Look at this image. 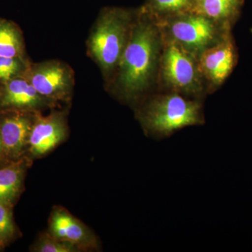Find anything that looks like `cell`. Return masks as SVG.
Returning a JSON list of instances; mask_svg holds the SVG:
<instances>
[{"label": "cell", "mask_w": 252, "mask_h": 252, "mask_svg": "<svg viewBox=\"0 0 252 252\" xmlns=\"http://www.w3.org/2000/svg\"><path fill=\"white\" fill-rule=\"evenodd\" d=\"M24 77L39 94L56 104L72 97L74 74L66 63L56 60L31 63Z\"/></svg>", "instance_id": "obj_5"}, {"label": "cell", "mask_w": 252, "mask_h": 252, "mask_svg": "<svg viewBox=\"0 0 252 252\" xmlns=\"http://www.w3.org/2000/svg\"><path fill=\"white\" fill-rule=\"evenodd\" d=\"M67 114L52 111L48 115L37 113L30 135L26 156L31 160L46 157L58 146L67 140Z\"/></svg>", "instance_id": "obj_7"}, {"label": "cell", "mask_w": 252, "mask_h": 252, "mask_svg": "<svg viewBox=\"0 0 252 252\" xmlns=\"http://www.w3.org/2000/svg\"><path fill=\"white\" fill-rule=\"evenodd\" d=\"M195 56L176 41L167 43L162 56L161 74L169 87L177 93L196 94L201 89L198 64Z\"/></svg>", "instance_id": "obj_6"}, {"label": "cell", "mask_w": 252, "mask_h": 252, "mask_svg": "<svg viewBox=\"0 0 252 252\" xmlns=\"http://www.w3.org/2000/svg\"><path fill=\"white\" fill-rule=\"evenodd\" d=\"M235 60L234 45L228 33L217 44L200 54L199 71L213 85L220 86L233 70Z\"/></svg>", "instance_id": "obj_11"}, {"label": "cell", "mask_w": 252, "mask_h": 252, "mask_svg": "<svg viewBox=\"0 0 252 252\" xmlns=\"http://www.w3.org/2000/svg\"><path fill=\"white\" fill-rule=\"evenodd\" d=\"M169 31L172 40L178 43L190 54H201L205 50L215 45L228 32L220 34L219 24L195 13L171 16Z\"/></svg>", "instance_id": "obj_4"}, {"label": "cell", "mask_w": 252, "mask_h": 252, "mask_svg": "<svg viewBox=\"0 0 252 252\" xmlns=\"http://www.w3.org/2000/svg\"><path fill=\"white\" fill-rule=\"evenodd\" d=\"M243 0H195L193 12L230 28L236 18Z\"/></svg>", "instance_id": "obj_13"}, {"label": "cell", "mask_w": 252, "mask_h": 252, "mask_svg": "<svg viewBox=\"0 0 252 252\" xmlns=\"http://www.w3.org/2000/svg\"><path fill=\"white\" fill-rule=\"evenodd\" d=\"M160 36L146 17L132 23L118 65L116 87L124 99L132 100L148 89L159 61Z\"/></svg>", "instance_id": "obj_1"}, {"label": "cell", "mask_w": 252, "mask_h": 252, "mask_svg": "<svg viewBox=\"0 0 252 252\" xmlns=\"http://www.w3.org/2000/svg\"><path fill=\"white\" fill-rule=\"evenodd\" d=\"M31 63L27 58L11 59L0 56V84L25 76Z\"/></svg>", "instance_id": "obj_18"}, {"label": "cell", "mask_w": 252, "mask_h": 252, "mask_svg": "<svg viewBox=\"0 0 252 252\" xmlns=\"http://www.w3.org/2000/svg\"><path fill=\"white\" fill-rule=\"evenodd\" d=\"M56 105L39 94L24 76L0 84V112H42L46 109L54 108Z\"/></svg>", "instance_id": "obj_10"}, {"label": "cell", "mask_w": 252, "mask_h": 252, "mask_svg": "<svg viewBox=\"0 0 252 252\" xmlns=\"http://www.w3.org/2000/svg\"><path fill=\"white\" fill-rule=\"evenodd\" d=\"M47 231L55 238L75 245L81 252L99 250L94 232L62 206H54L49 219Z\"/></svg>", "instance_id": "obj_9"}, {"label": "cell", "mask_w": 252, "mask_h": 252, "mask_svg": "<svg viewBox=\"0 0 252 252\" xmlns=\"http://www.w3.org/2000/svg\"><path fill=\"white\" fill-rule=\"evenodd\" d=\"M4 248H3L2 245H1V242H0V251H3Z\"/></svg>", "instance_id": "obj_20"}, {"label": "cell", "mask_w": 252, "mask_h": 252, "mask_svg": "<svg viewBox=\"0 0 252 252\" xmlns=\"http://www.w3.org/2000/svg\"><path fill=\"white\" fill-rule=\"evenodd\" d=\"M14 207L0 202V242L4 249L21 236L15 222Z\"/></svg>", "instance_id": "obj_15"}, {"label": "cell", "mask_w": 252, "mask_h": 252, "mask_svg": "<svg viewBox=\"0 0 252 252\" xmlns=\"http://www.w3.org/2000/svg\"><path fill=\"white\" fill-rule=\"evenodd\" d=\"M0 56L26 59L23 33L16 23L0 18Z\"/></svg>", "instance_id": "obj_14"}, {"label": "cell", "mask_w": 252, "mask_h": 252, "mask_svg": "<svg viewBox=\"0 0 252 252\" xmlns=\"http://www.w3.org/2000/svg\"><path fill=\"white\" fill-rule=\"evenodd\" d=\"M30 251L32 252H81L72 244L63 241L52 236L46 230L41 233L39 238L32 245Z\"/></svg>", "instance_id": "obj_17"}, {"label": "cell", "mask_w": 252, "mask_h": 252, "mask_svg": "<svg viewBox=\"0 0 252 252\" xmlns=\"http://www.w3.org/2000/svg\"><path fill=\"white\" fill-rule=\"evenodd\" d=\"M6 154H5L4 147H3L2 141H1V135H0V167L4 166L9 163Z\"/></svg>", "instance_id": "obj_19"}, {"label": "cell", "mask_w": 252, "mask_h": 252, "mask_svg": "<svg viewBox=\"0 0 252 252\" xmlns=\"http://www.w3.org/2000/svg\"><path fill=\"white\" fill-rule=\"evenodd\" d=\"M132 23L130 13L117 8L104 10L97 18L88 39V52L104 74L119 65Z\"/></svg>", "instance_id": "obj_3"}, {"label": "cell", "mask_w": 252, "mask_h": 252, "mask_svg": "<svg viewBox=\"0 0 252 252\" xmlns=\"http://www.w3.org/2000/svg\"><path fill=\"white\" fill-rule=\"evenodd\" d=\"M37 113L16 110L0 112V135L9 162L26 156L30 135Z\"/></svg>", "instance_id": "obj_8"}, {"label": "cell", "mask_w": 252, "mask_h": 252, "mask_svg": "<svg viewBox=\"0 0 252 252\" xmlns=\"http://www.w3.org/2000/svg\"><path fill=\"white\" fill-rule=\"evenodd\" d=\"M138 117L144 131L157 138L169 137L180 129L203 122L200 102L177 93L152 97L139 111Z\"/></svg>", "instance_id": "obj_2"}, {"label": "cell", "mask_w": 252, "mask_h": 252, "mask_svg": "<svg viewBox=\"0 0 252 252\" xmlns=\"http://www.w3.org/2000/svg\"><path fill=\"white\" fill-rule=\"evenodd\" d=\"M195 0H149V9L160 16H173L192 13Z\"/></svg>", "instance_id": "obj_16"}, {"label": "cell", "mask_w": 252, "mask_h": 252, "mask_svg": "<svg viewBox=\"0 0 252 252\" xmlns=\"http://www.w3.org/2000/svg\"><path fill=\"white\" fill-rule=\"evenodd\" d=\"M33 160L27 156L0 167V202L14 207L24 190L25 179Z\"/></svg>", "instance_id": "obj_12"}]
</instances>
